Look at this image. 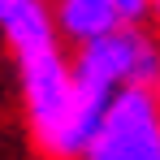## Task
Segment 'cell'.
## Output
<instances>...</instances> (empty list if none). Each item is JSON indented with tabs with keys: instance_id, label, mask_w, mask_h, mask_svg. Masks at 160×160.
Listing matches in <instances>:
<instances>
[{
	"instance_id": "3957f363",
	"label": "cell",
	"mask_w": 160,
	"mask_h": 160,
	"mask_svg": "<svg viewBox=\"0 0 160 160\" xmlns=\"http://www.w3.org/2000/svg\"><path fill=\"white\" fill-rule=\"evenodd\" d=\"M78 160H160V95L156 91L112 95Z\"/></svg>"
},
{
	"instance_id": "52a82bcc",
	"label": "cell",
	"mask_w": 160,
	"mask_h": 160,
	"mask_svg": "<svg viewBox=\"0 0 160 160\" xmlns=\"http://www.w3.org/2000/svg\"><path fill=\"white\" fill-rule=\"evenodd\" d=\"M156 95H160V91H156Z\"/></svg>"
},
{
	"instance_id": "277c9868",
	"label": "cell",
	"mask_w": 160,
	"mask_h": 160,
	"mask_svg": "<svg viewBox=\"0 0 160 160\" xmlns=\"http://www.w3.org/2000/svg\"><path fill=\"white\" fill-rule=\"evenodd\" d=\"M48 13H52L56 39L69 48L95 43V39L126 30V26H152L147 0H52Z\"/></svg>"
},
{
	"instance_id": "8992f818",
	"label": "cell",
	"mask_w": 160,
	"mask_h": 160,
	"mask_svg": "<svg viewBox=\"0 0 160 160\" xmlns=\"http://www.w3.org/2000/svg\"><path fill=\"white\" fill-rule=\"evenodd\" d=\"M39 4H48V0H39Z\"/></svg>"
},
{
	"instance_id": "6da1fadb",
	"label": "cell",
	"mask_w": 160,
	"mask_h": 160,
	"mask_svg": "<svg viewBox=\"0 0 160 160\" xmlns=\"http://www.w3.org/2000/svg\"><path fill=\"white\" fill-rule=\"evenodd\" d=\"M0 39L13 56L18 95L35 147L48 160H78L108 100H100L74 78V61L56 39L48 4L0 0Z\"/></svg>"
},
{
	"instance_id": "7a4b0ae2",
	"label": "cell",
	"mask_w": 160,
	"mask_h": 160,
	"mask_svg": "<svg viewBox=\"0 0 160 160\" xmlns=\"http://www.w3.org/2000/svg\"><path fill=\"white\" fill-rule=\"evenodd\" d=\"M74 78L112 100L121 91H160V35L152 26H126L95 43L74 48Z\"/></svg>"
},
{
	"instance_id": "5b68a950",
	"label": "cell",
	"mask_w": 160,
	"mask_h": 160,
	"mask_svg": "<svg viewBox=\"0 0 160 160\" xmlns=\"http://www.w3.org/2000/svg\"><path fill=\"white\" fill-rule=\"evenodd\" d=\"M147 22H152V30L160 35V0H147Z\"/></svg>"
}]
</instances>
